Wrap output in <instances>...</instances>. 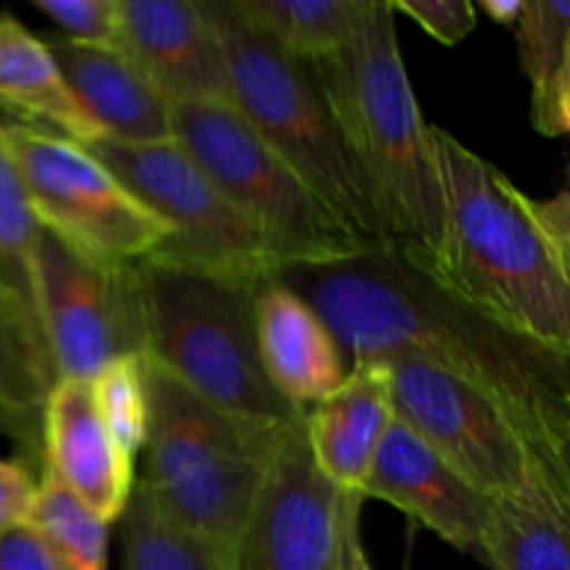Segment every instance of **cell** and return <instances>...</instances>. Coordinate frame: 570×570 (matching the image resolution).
Instances as JSON below:
<instances>
[{
    "instance_id": "6da1fadb",
    "label": "cell",
    "mask_w": 570,
    "mask_h": 570,
    "mask_svg": "<svg viewBox=\"0 0 570 570\" xmlns=\"http://www.w3.org/2000/svg\"><path fill=\"white\" fill-rule=\"evenodd\" d=\"M348 365L417 360L493 399L534 454L570 468V351L515 332L445 287L406 245L376 243L328 265L287 267Z\"/></svg>"
},
{
    "instance_id": "7a4b0ae2",
    "label": "cell",
    "mask_w": 570,
    "mask_h": 570,
    "mask_svg": "<svg viewBox=\"0 0 570 570\" xmlns=\"http://www.w3.org/2000/svg\"><path fill=\"white\" fill-rule=\"evenodd\" d=\"M443 228L417 259L449 289L527 337L570 351V198L534 200L432 126ZM410 248V245H406Z\"/></svg>"
},
{
    "instance_id": "3957f363",
    "label": "cell",
    "mask_w": 570,
    "mask_h": 570,
    "mask_svg": "<svg viewBox=\"0 0 570 570\" xmlns=\"http://www.w3.org/2000/svg\"><path fill=\"white\" fill-rule=\"evenodd\" d=\"M304 65L332 111L376 217L379 239L434 250L443 228V195L432 126L423 120L406 76L387 0H367L354 37Z\"/></svg>"
},
{
    "instance_id": "277c9868",
    "label": "cell",
    "mask_w": 570,
    "mask_h": 570,
    "mask_svg": "<svg viewBox=\"0 0 570 570\" xmlns=\"http://www.w3.org/2000/svg\"><path fill=\"white\" fill-rule=\"evenodd\" d=\"M142 309L145 354L189 393L254 426H289L306 412L267 382L256 348V295L250 284L167 254L131 262Z\"/></svg>"
},
{
    "instance_id": "5b68a950",
    "label": "cell",
    "mask_w": 570,
    "mask_h": 570,
    "mask_svg": "<svg viewBox=\"0 0 570 570\" xmlns=\"http://www.w3.org/2000/svg\"><path fill=\"white\" fill-rule=\"evenodd\" d=\"M142 365L148 426L139 482L159 510L209 546L223 566L287 426H254L226 415L154 362Z\"/></svg>"
},
{
    "instance_id": "8992f818",
    "label": "cell",
    "mask_w": 570,
    "mask_h": 570,
    "mask_svg": "<svg viewBox=\"0 0 570 570\" xmlns=\"http://www.w3.org/2000/svg\"><path fill=\"white\" fill-rule=\"evenodd\" d=\"M226 59L228 100L250 131L351 228L376 245V217L343 148L321 87L304 61L228 14L223 0H204Z\"/></svg>"
},
{
    "instance_id": "52a82bcc",
    "label": "cell",
    "mask_w": 570,
    "mask_h": 570,
    "mask_svg": "<svg viewBox=\"0 0 570 570\" xmlns=\"http://www.w3.org/2000/svg\"><path fill=\"white\" fill-rule=\"evenodd\" d=\"M170 122L173 139L223 198L259 228L282 271L328 265L371 245L250 131L232 104L170 106Z\"/></svg>"
},
{
    "instance_id": "ba28073f",
    "label": "cell",
    "mask_w": 570,
    "mask_h": 570,
    "mask_svg": "<svg viewBox=\"0 0 570 570\" xmlns=\"http://www.w3.org/2000/svg\"><path fill=\"white\" fill-rule=\"evenodd\" d=\"M0 145L39 226L72 248L131 265L173 239L170 228L83 145L28 122H0Z\"/></svg>"
},
{
    "instance_id": "9c48e42d",
    "label": "cell",
    "mask_w": 570,
    "mask_h": 570,
    "mask_svg": "<svg viewBox=\"0 0 570 570\" xmlns=\"http://www.w3.org/2000/svg\"><path fill=\"white\" fill-rule=\"evenodd\" d=\"M117 181L173 232L156 254L176 256L250 284L276 282L282 267L254 223L245 220L176 142L83 145Z\"/></svg>"
},
{
    "instance_id": "30bf717a",
    "label": "cell",
    "mask_w": 570,
    "mask_h": 570,
    "mask_svg": "<svg viewBox=\"0 0 570 570\" xmlns=\"http://www.w3.org/2000/svg\"><path fill=\"white\" fill-rule=\"evenodd\" d=\"M362 495L334 488L309 454L304 421L282 429L220 570H348Z\"/></svg>"
},
{
    "instance_id": "8fae6325",
    "label": "cell",
    "mask_w": 570,
    "mask_h": 570,
    "mask_svg": "<svg viewBox=\"0 0 570 570\" xmlns=\"http://www.w3.org/2000/svg\"><path fill=\"white\" fill-rule=\"evenodd\" d=\"M37 306L56 379L92 382L111 362L145 354L131 265L95 259L42 226L37 234Z\"/></svg>"
},
{
    "instance_id": "7c38bea8",
    "label": "cell",
    "mask_w": 570,
    "mask_h": 570,
    "mask_svg": "<svg viewBox=\"0 0 570 570\" xmlns=\"http://www.w3.org/2000/svg\"><path fill=\"white\" fill-rule=\"evenodd\" d=\"M382 365L395 421L412 429L473 490L499 499L527 482L540 456L493 399L426 362L390 360Z\"/></svg>"
},
{
    "instance_id": "4fadbf2b",
    "label": "cell",
    "mask_w": 570,
    "mask_h": 570,
    "mask_svg": "<svg viewBox=\"0 0 570 570\" xmlns=\"http://www.w3.org/2000/svg\"><path fill=\"white\" fill-rule=\"evenodd\" d=\"M117 50L170 106L232 104L220 37L204 0H120Z\"/></svg>"
},
{
    "instance_id": "5bb4252c",
    "label": "cell",
    "mask_w": 570,
    "mask_h": 570,
    "mask_svg": "<svg viewBox=\"0 0 570 570\" xmlns=\"http://www.w3.org/2000/svg\"><path fill=\"white\" fill-rule=\"evenodd\" d=\"M42 462L98 521H120L134 490V460L117 445L95 406L92 382L56 379L39 423Z\"/></svg>"
},
{
    "instance_id": "9a60e30c",
    "label": "cell",
    "mask_w": 570,
    "mask_h": 570,
    "mask_svg": "<svg viewBox=\"0 0 570 570\" xmlns=\"http://www.w3.org/2000/svg\"><path fill=\"white\" fill-rule=\"evenodd\" d=\"M362 499L395 507L456 551L479 557L490 499L451 471L412 429L390 423L362 484Z\"/></svg>"
},
{
    "instance_id": "2e32d148",
    "label": "cell",
    "mask_w": 570,
    "mask_h": 570,
    "mask_svg": "<svg viewBox=\"0 0 570 570\" xmlns=\"http://www.w3.org/2000/svg\"><path fill=\"white\" fill-rule=\"evenodd\" d=\"M256 348L267 382L298 412L326 401L348 376L326 323L282 282H267L256 295Z\"/></svg>"
},
{
    "instance_id": "e0dca14e",
    "label": "cell",
    "mask_w": 570,
    "mask_h": 570,
    "mask_svg": "<svg viewBox=\"0 0 570 570\" xmlns=\"http://www.w3.org/2000/svg\"><path fill=\"white\" fill-rule=\"evenodd\" d=\"M100 139L122 145H150L173 139L170 104L148 83V78L117 48L45 39Z\"/></svg>"
},
{
    "instance_id": "ac0fdd59",
    "label": "cell",
    "mask_w": 570,
    "mask_h": 570,
    "mask_svg": "<svg viewBox=\"0 0 570 570\" xmlns=\"http://www.w3.org/2000/svg\"><path fill=\"white\" fill-rule=\"evenodd\" d=\"M395 421L382 362H354L337 390L304 415V434L317 471L337 490L362 493L379 445Z\"/></svg>"
},
{
    "instance_id": "d6986e66",
    "label": "cell",
    "mask_w": 570,
    "mask_h": 570,
    "mask_svg": "<svg viewBox=\"0 0 570 570\" xmlns=\"http://www.w3.org/2000/svg\"><path fill=\"white\" fill-rule=\"evenodd\" d=\"M476 560L490 570H570V468L534 460L515 493L490 499Z\"/></svg>"
},
{
    "instance_id": "ffe728a7",
    "label": "cell",
    "mask_w": 570,
    "mask_h": 570,
    "mask_svg": "<svg viewBox=\"0 0 570 570\" xmlns=\"http://www.w3.org/2000/svg\"><path fill=\"white\" fill-rule=\"evenodd\" d=\"M0 100L26 115L28 126L78 145L100 139L95 122L72 98L48 42L9 14L0 17Z\"/></svg>"
},
{
    "instance_id": "44dd1931",
    "label": "cell",
    "mask_w": 570,
    "mask_h": 570,
    "mask_svg": "<svg viewBox=\"0 0 570 570\" xmlns=\"http://www.w3.org/2000/svg\"><path fill=\"white\" fill-rule=\"evenodd\" d=\"M56 382L48 348L0 273V410L14 426L22 449L42 462V406Z\"/></svg>"
},
{
    "instance_id": "7402d4cb",
    "label": "cell",
    "mask_w": 570,
    "mask_h": 570,
    "mask_svg": "<svg viewBox=\"0 0 570 570\" xmlns=\"http://www.w3.org/2000/svg\"><path fill=\"white\" fill-rule=\"evenodd\" d=\"M521 70L532 87V126L543 137L570 131V3L523 0L515 22Z\"/></svg>"
},
{
    "instance_id": "603a6c76",
    "label": "cell",
    "mask_w": 570,
    "mask_h": 570,
    "mask_svg": "<svg viewBox=\"0 0 570 570\" xmlns=\"http://www.w3.org/2000/svg\"><path fill=\"white\" fill-rule=\"evenodd\" d=\"M223 6L287 56L315 61L354 37L367 0H223Z\"/></svg>"
},
{
    "instance_id": "cb8c5ba5",
    "label": "cell",
    "mask_w": 570,
    "mask_h": 570,
    "mask_svg": "<svg viewBox=\"0 0 570 570\" xmlns=\"http://www.w3.org/2000/svg\"><path fill=\"white\" fill-rule=\"evenodd\" d=\"M122 570H220L206 543L159 510L142 482H134L120 515Z\"/></svg>"
},
{
    "instance_id": "d4e9b609",
    "label": "cell",
    "mask_w": 570,
    "mask_h": 570,
    "mask_svg": "<svg viewBox=\"0 0 570 570\" xmlns=\"http://www.w3.org/2000/svg\"><path fill=\"white\" fill-rule=\"evenodd\" d=\"M31 527L42 534L59 570H106L109 566V523L83 510L42 468Z\"/></svg>"
},
{
    "instance_id": "484cf974",
    "label": "cell",
    "mask_w": 570,
    "mask_h": 570,
    "mask_svg": "<svg viewBox=\"0 0 570 570\" xmlns=\"http://www.w3.org/2000/svg\"><path fill=\"white\" fill-rule=\"evenodd\" d=\"M37 234L39 223L28 204L26 187L0 145V273L39 328Z\"/></svg>"
},
{
    "instance_id": "4316f807",
    "label": "cell",
    "mask_w": 570,
    "mask_h": 570,
    "mask_svg": "<svg viewBox=\"0 0 570 570\" xmlns=\"http://www.w3.org/2000/svg\"><path fill=\"white\" fill-rule=\"evenodd\" d=\"M95 406L106 429L131 460L142 451L148 426V390L142 356H122L92 379Z\"/></svg>"
},
{
    "instance_id": "83f0119b",
    "label": "cell",
    "mask_w": 570,
    "mask_h": 570,
    "mask_svg": "<svg viewBox=\"0 0 570 570\" xmlns=\"http://www.w3.org/2000/svg\"><path fill=\"white\" fill-rule=\"evenodd\" d=\"M70 42L117 48L120 31V0H33Z\"/></svg>"
},
{
    "instance_id": "f1b7e54d",
    "label": "cell",
    "mask_w": 570,
    "mask_h": 570,
    "mask_svg": "<svg viewBox=\"0 0 570 570\" xmlns=\"http://www.w3.org/2000/svg\"><path fill=\"white\" fill-rule=\"evenodd\" d=\"M393 14H406L445 48L465 42L476 28V3L471 0H387Z\"/></svg>"
},
{
    "instance_id": "f546056e",
    "label": "cell",
    "mask_w": 570,
    "mask_h": 570,
    "mask_svg": "<svg viewBox=\"0 0 570 570\" xmlns=\"http://www.w3.org/2000/svg\"><path fill=\"white\" fill-rule=\"evenodd\" d=\"M39 479L26 462L0 460V534L31 523Z\"/></svg>"
},
{
    "instance_id": "4dcf8cb0",
    "label": "cell",
    "mask_w": 570,
    "mask_h": 570,
    "mask_svg": "<svg viewBox=\"0 0 570 570\" xmlns=\"http://www.w3.org/2000/svg\"><path fill=\"white\" fill-rule=\"evenodd\" d=\"M0 570H59V566L42 534L31 523H22L0 534Z\"/></svg>"
},
{
    "instance_id": "1f68e13d",
    "label": "cell",
    "mask_w": 570,
    "mask_h": 570,
    "mask_svg": "<svg viewBox=\"0 0 570 570\" xmlns=\"http://www.w3.org/2000/svg\"><path fill=\"white\" fill-rule=\"evenodd\" d=\"M476 9H482L484 14L495 22V26L515 28L518 17H521V11H523V0H482Z\"/></svg>"
},
{
    "instance_id": "d6a6232c",
    "label": "cell",
    "mask_w": 570,
    "mask_h": 570,
    "mask_svg": "<svg viewBox=\"0 0 570 570\" xmlns=\"http://www.w3.org/2000/svg\"><path fill=\"white\" fill-rule=\"evenodd\" d=\"M348 570H373L371 562H367L365 549H362V543H356L354 551H351V557H348Z\"/></svg>"
},
{
    "instance_id": "836d02e7",
    "label": "cell",
    "mask_w": 570,
    "mask_h": 570,
    "mask_svg": "<svg viewBox=\"0 0 570 570\" xmlns=\"http://www.w3.org/2000/svg\"><path fill=\"white\" fill-rule=\"evenodd\" d=\"M0 434H9V438H14V440H17V434H14V426H11V421H9V417L3 415V410H0Z\"/></svg>"
}]
</instances>
